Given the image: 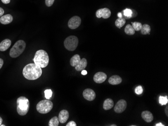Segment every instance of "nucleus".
Masks as SVG:
<instances>
[{
    "mask_svg": "<svg viewBox=\"0 0 168 126\" xmlns=\"http://www.w3.org/2000/svg\"><path fill=\"white\" fill-rule=\"evenodd\" d=\"M42 69L35 63H30L25 66L23 69V75L28 80H36L42 75Z\"/></svg>",
    "mask_w": 168,
    "mask_h": 126,
    "instance_id": "1",
    "label": "nucleus"
},
{
    "mask_svg": "<svg viewBox=\"0 0 168 126\" xmlns=\"http://www.w3.org/2000/svg\"><path fill=\"white\" fill-rule=\"evenodd\" d=\"M34 63L41 68L46 67L49 63V56L44 50H39L35 53L33 59Z\"/></svg>",
    "mask_w": 168,
    "mask_h": 126,
    "instance_id": "2",
    "label": "nucleus"
},
{
    "mask_svg": "<svg viewBox=\"0 0 168 126\" xmlns=\"http://www.w3.org/2000/svg\"><path fill=\"white\" fill-rule=\"evenodd\" d=\"M29 101L24 96H20L17 99V111L20 115H25L28 112Z\"/></svg>",
    "mask_w": 168,
    "mask_h": 126,
    "instance_id": "3",
    "label": "nucleus"
},
{
    "mask_svg": "<svg viewBox=\"0 0 168 126\" xmlns=\"http://www.w3.org/2000/svg\"><path fill=\"white\" fill-rule=\"evenodd\" d=\"M26 48V43L22 40L17 41L10 51V56L12 58L19 56L23 53Z\"/></svg>",
    "mask_w": 168,
    "mask_h": 126,
    "instance_id": "4",
    "label": "nucleus"
},
{
    "mask_svg": "<svg viewBox=\"0 0 168 126\" xmlns=\"http://www.w3.org/2000/svg\"><path fill=\"white\" fill-rule=\"evenodd\" d=\"M53 108V103L49 99H44L39 101L36 106V109L40 114L48 113Z\"/></svg>",
    "mask_w": 168,
    "mask_h": 126,
    "instance_id": "5",
    "label": "nucleus"
},
{
    "mask_svg": "<svg viewBox=\"0 0 168 126\" xmlns=\"http://www.w3.org/2000/svg\"><path fill=\"white\" fill-rule=\"evenodd\" d=\"M79 40L75 36H69L67 37L64 41V45L65 48L70 51H73L78 47Z\"/></svg>",
    "mask_w": 168,
    "mask_h": 126,
    "instance_id": "6",
    "label": "nucleus"
},
{
    "mask_svg": "<svg viewBox=\"0 0 168 126\" xmlns=\"http://www.w3.org/2000/svg\"><path fill=\"white\" fill-rule=\"evenodd\" d=\"M81 19L79 16H74L69 19L68 22V26L71 29H75L80 26Z\"/></svg>",
    "mask_w": 168,
    "mask_h": 126,
    "instance_id": "7",
    "label": "nucleus"
},
{
    "mask_svg": "<svg viewBox=\"0 0 168 126\" xmlns=\"http://www.w3.org/2000/svg\"><path fill=\"white\" fill-rule=\"evenodd\" d=\"M111 14V11L108 8H106L99 9L96 12V15L98 18L102 17L104 19H108L110 17Z\"/></svg>",
    "mask_w": 168,
    "mask_h": 126,
    "instance_id": "8",
    "label": "nucleus"
},
{
    "mask_svg": "<svg viewBox=\"0 0 168 126\" xmlns=\"http://www.w3.org/2000/svg\"><path fill=\"white\" fill-rule=\"evenodd\" d=\"M127 107V103L124 99H121L118 101L114 108L116 113H121L125 110Z\"/></svg>",
    "mask_w": 168,
    "mask_h": 126,
    "instance_id": "9",
    "label": "nucleus"
},
{
    "mask_svg": "<svg viewBox=\"0 0 168 126\" xmlns=\"http://www.w3.org/2000/svg\"><path fill=\"white\" fill-rule=\"evenodd\" d=\"M84 98L89 101H92L96 98V94L93 89H87L84 91L83 93Z\"/></svg>",
    "mask_w": 168,
    "mask_h": 126,
    "instance_id": "10",
    "label": "nucleus"
},
{
    "mask_svg": "<svg viewBox=\"0 0 168 126\" xmlns=\"http://www.w3.org/2000/svg\"><path fill=\"white\" fill-rule=\"evenodd\" d=\"M107 75L106 73L103 72H98L94 75V82L97 84H101L104 82L107 79Z\"/></svg>",
    "mask_w": 168,
    "mask_h": 126,
    "instance_id": "11",
    "label": "nucleus"
},
{
    "mask_svg": "<svg viewBox=\"0 0 168 126\" xmlns=\"http://www.w3.org/2000/svg\"><path fill=\"white\" fill-rule=\"evenodd\" d=\"M59 120L60 122L62 124H64L67 121L69 118V112L66 110L61 111L59 115Z\"/></svg>",
    "mask_w": 168,
    "mask_h": 126,
    "instance_id": "12",
    "label": "nucleus"
},
{
    "mask_svg": "<svg viewBox=\"0 0 168 126\" xmlns=\"http://www.w3.org/2000/svg\"><path fill=\"white\" fill-rule=\"evenodd\" d=\"M142 117L144 121L147 122H150L154 120V117L152 113L148 111H145L142 112Z\"/></svg>",
    "mask_w": 168,
    "mask_h": 126,
    "instance_id": "13",
    "label": "nucleus"
},
{
    "mask_svg": "<svg viewBox=\"0 0 168 126\" xmlns=\"http://www.w3.org/2000/svg\"><path fill=\"white\" fill-rule=\"evenodd\" d=\"M11 41L9 39H6L0 43V51H5L10 47Z\"/></svg>",
    "mask_w": 168,
    "mask_h": 126,
    "instance_id": "14",
    "label": "nucleus"
},
{
    "mask_svg": "<svg viewBox=\"0 0 168 126\" xmlns=\"http://www.w3.org/2000/svg\"><path fill=\"white\" fill-rule=\"evenodd\" d=\"M108 82L112 85H117L121 84L122 82V78L117 75H114L110 77Z\"/></svg>",
    "mask_w": 168,
    "mask_h": 126,
    "instance_id": "15",
    "label": "nucleus"
},
{
    "mask_svg": "<svg viewBox=\"0 0 168 126\" xmlns=\"http://www.w3.org/2000/svg\"><path fill=\"white\" fill-rule=\"evenodd\" d=\"M87 61L85 58L81 59L79 63L75 66V69L77 71H81L85 69V68L87 67Z\"/></svg>",
    "mask_w": 168,
    "mask_h": 126,
    "instance_id": "16",
    "label": "nucleus"
},
{
    "mask_svg": "<svg viewBox=\"0 0 168 126\" xmlns=\"http://www.w3.org/2000/svg\"><path fill=\"white\" fill-rule=\"evenodd\" d=\"M13 18L12 16L10 14H6L4 16H2L0 18V22L2 24L7 25L11 23L12 22Z\"/></svg>",
    "mask_w": 168,
    "mask_h": 126,
    "instance_id": "17",
    "label": "nucleus"
},
{
    "mask_svg": "<svg viewBox=\"0 0 168 126\" xmlns=\"http://www.w3.org/2000/svg\"><path fill=\"white\" fill-rule=\"evenodd\" d=\"M114 106V102L111 99H106L103 103V108L105 110H109L111 109Z\"/></svg>",
    "mask_w": 168,
    "mask_h": 126,
    "instance_id": "18",
    "label": "nucleus"
},
{
    "mask_svg": "<svg viewBox=\"0 0 168 126\" xmlns=\"http://www.w3.org/2000/svg\"><path fill=\"white\" fill-rule=\"evenodd\" d=\"M81 61V57L79 54H76L72 57L70 60V64L73 67H75Z\"/></svg>",
    "mask_w": 168,
    "mask_h": 126,
    "instance_id": "19",
    "label": "nucleus"
},
{
    "mask_svg": "<svg viewBox=\"0 0 168 126\" xmlns=\"http://www.w3.org/2000/svg\"><path fill=\"white\" fill-rule=\"evenodd\" d=\"M124 31L126 34H128V35H133L135 34V29L133 28L132 25L130 24L126 25L124 29Z\"/></svg>",
    "mask_w": 168,
    "mask_h": 126,
    "instance_id": "20",
    "label": "nucleus"
},
{
    "mask_svg": "<svg viewBox=\"0 0 168 126\" xmlns=\"http://www.w3.org/2000/svg\"><path fill=\"white\" fill-rule=\"evenodd\" d=\"M150 27L148 24H144L142 26L141 29V33L142 35H147V34H150Z\"/></svg>",
    "mask_w": 168,
    "mask_h": 126,
    "instance_id": "21",
    "label": "nucleus"
},
{
    "mask_svg": "<svg viewBox=\"0 0 168 126\" xmlns=\"http://www.w3.org/2000/svg\"><path fill=\"white\" fill-rule=\"evenodd\" d=\"M125 23L126 21L125 19L123 18H119L115 21V26L118 28H121L125 25Z\"/></svg>",
    "mask_w": 168,
    "mask_h": 126,
    "instance_id": "22",
    "label": "nucleus"
},
{
    "mask_svg": "<svg viewBox=\"0 0 168 126\" xmlns=\"http://www.w3.org/2000/svg\"><path fill=\"white\" fill-rule=\"evenodd\" d=\"M59 118L57 117H54L51 118L49 122L48 126H58L59 125Z\"/></svg>",
    "mask_w": 168,
    "mask_h": 126,
    "instance_id": "23",
    "label": "nucleus"
},
{
    "mask_svg": "<svg viewBox=\"0 0 168 126\" xmlns=\"http://www.w3.org/2000/svg\"><path fill=\"white\" fill-rule=\"evenodd\" d=\"M132 26H133V29H135V31H138L141 30L142 28V23H140V22H132Z\"/></svg>",
    "mask_w": 168,
    "mask_h": 126,
    "instance_id": "24",
    "label": "nucleus"
},
{
    "mask_svg": "<svg viewBox=\"0 0 168 126\" xmlns=\"http://www.w3.org/2000/svg\"><path fill=\"white\" fill-rule=\"evenodd\" d=\"M123 14L127 18H131L133 16V11L129 9H126L123 10Z\"/></svg>",
    "mask_w": 168,
    "mask_h": 126,
    "instance_id": "25",
    "label": "nucleus"
},
{
    "mask_svg": "<svg viewBox=\"0 0 168 126\" xmlns=\"http://www.w3.org/2000/svg\"><path fill=\"white\" fill-rule=\"evenodd\" d=\"M168 99L167 96H160L159 98V103L162 105H166L168 103Z\"/></svg>",
    "mask_w": 168,
    "mask_h": 126,
    "instance_id": "26",
    "label": "nucleus"
},
{
    "mask_svg": "<svg viewBox=\"0 0 168 126\" xmlns=\"http://www.w3.org/2000/svg\"><path fill=\"white\" fill-rule=\"evenodd\" d=\"M44 94H45V97L47 99H50L51 98L52 94V92L51 89H48L44 91Z\"/></svg>",
    "mask_w": 168,
    "mask_h": 126,
    "instance_id": "27",
    "label": "nucleus"
},
{
    "mask_svg": "<svg viewBox=\"0 0 168 126\" xmlns=\"http://www.w3.org/2000/svg\"><path fill=\"white\" fill-rule=\"evenodd\" d=\"M135 92L137 94H141L143 92V89L142 87V86L140 85H139L138 87L135 88Z\"/></svg>",
    "mask_w": 168,
    "mask_h": 126,
    "instance_id": "28",
    "label": "nucleus"
},
{
    "mask_svg": "<svg viewBox=\"0 0 168 126\" xmlns=\"http://www.w3.org/2000/svg\"><path fill=\"white\" fill-rule=\"evenodd\" d=\"M55 0H45V4L47 7H51L52 5Z\"/></svg>",
    "mask_w": 168,
    "mask_h": 126,
    "instance_id": "29",
    "label": "nucleus"
},
{
    "mask_svg": "<svg viewBox=\"0 0 168 126\" xmlns=\"http://www.w3.org/2000/svg\"><path fill=\"white\" fill-rule=\"evenodd\" d=\"M77 124L74 121H71L69 123H67L66 126H76Z\"/></svg>",
    "mask_w": 168,
    "mask_h": 126,
    "instance_id": "30",
    "label": "nucleus"
},
{
    "mask_svg": "<svg viewBox=\"0 0 168 126\" xmlns=\"http://www.w3.org/2000/svg\"><path fill=\"white\" fill-rule=\"evenodd\" d=\"M2 3L5 4H8L10 3L11 0H1Z\"/></svg>",
    "mask_w": 168,
    "mask_h": 126,
    "instance_id": "31",
    "label": "nucleus"
},
{
    "mask_svg": "<svg viewBox=\"0 0 168 126\" xmlns=\"http://www.w3.org/2000/svg\"><path fill=\"white\" fill-rule=\"evenodd\" d=\"M4 14V10L2 8L0 7V17H2Z\"/></svg>",
    "mask_w": 168,
    "mask_h": 126,
    "instance_id": "32",
    "label": "nucleus"
},
{
    "mask_svg": "<svg viewBox=\"0 0 168 126\" xmlns=\"http://www.w3.org/2000/svg\"><path fill=\"white\" fill-rule=\"evenodd\" d=\"M3 64H4V61L2 58H0V69L2 68Z\"/></svg>",
    "mask_w": 168,
    "mask_h": 126,
    "instance_id": "33",
    "label": "nucleus"
},
{
    "mask_svg": "<svg viewBox=\"0 0 168 126\" xmlns=\"http://www.w3.org/2000/svg\"><path fill=\"white\" fill-rule=\"evenodd\" d=\"M82 75H86L87 74V71L86 70H85V69L83 70L82 71Z\"/></svg>",
    "mask_w": 168,
    "mask_h": 126,
    "instance_id": "34",
    "label": "nucleus"
},
{
    "mask_svg": "<svg viewBox=\"0 0 168 126\" xmlns=\"http://www.w3.org/2000/svg\"><path fill=\"white\" fill-rule=\"evenodd\" d=\"M117 16H118V17L119 18H122V14H121V13H118V14H117Z\"/></svg>",
    "mask_w": 168,
    "mask_h": 126,
    "instance_id": "35",
    "label": "nucleus"
},
{
    "mask_svg": "<svg viewBox=\"0 0 168 126\" xmlns=\"http://www.w3.org/2000/svg\"><path fill=\"white\" fill-rule=\"evenodd\" d=\"M156 126H164V125L162 124V123H161V122H160V123H158V124H156Z\"/></svg>",
    "mask_w": 168,
    "mask_h": 126,
    "instance_id": "36",
    "label": "nucleus"
},
{
    "mask_svg": "<svg viewBox=\"0 0 168 126\" xmlns=\"http://www.w3.org/2000/svg\"><path fill=\"white\" fill-rule=\"evenodd\" d=\"M168 106H167V107H166V109H165V111H166V115H167V116H168Z\"/></svg>",
    "mask_w": 168,
    "mask_h": 126,
    "instance_id": "37",
    "label": "nucleus"
},
{
    "mask_svg": "<svg viewBox=\"0 0 168 126\" xmlns=\"http://www.w3.org/2000/svg\"><path fill=\"white\" fill-rule=\"evenodd\" d=\"M2 122H3V120H2V118L0 117V126L2 125Z\"/></svg>",
    "mask_w": 168,
    "mask_h": 126,
    "instance_id": "38",
    "label": "nucleus"
},
{
    "mask_svg": "<svg viewBox=\"0 0 168 126\" xmlns=\"http://www.w3.org/2000/svg\"><path fill=\"white\" fill-rule=\"evenodd\" d=\"M111 126H116L117 125H111Z\"/></svg>",
    "mask_w": 168,
    "mask_h": 126,
    "instance_id": "39",
    "label": "nucleus"
}]
</instances>
